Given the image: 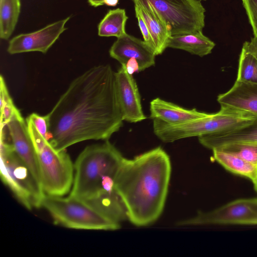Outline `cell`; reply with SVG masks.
Returning <instances> with one entry per match:
<instances>
[{"label":"cell","instance_id":"cell-22","mask_svg":"<svg viewBox=\"0 0 257 257\" xmlns=\"http://www.w3.org/2000/svg\"><path fill=\"white\" fill-rule=\"evenodd\" d=\"M21 0H0V38L8 40L14 32L21 12Z\"/></svg>","mask_w":257,"mask_h":257},{"label":"cell","instance_id":"cell-31","mask_svg":"<svg viewBox=\"0 0 257 257\" xmlns=\"http://www.w3.org/2000/svg\"><path fill=\"white\" fill-rule=\"evenodd\" d=\"M89 5L93 7H98L104 5L103 0H87Z\"/></svg>","mask_w":257,"mask_h":257},{"label":"cell","instance_id":"cell-16","mask_svg":"<svg viewBox=\"0 0 257 257\" xmlns=\"http://www.w3.org/2000/svg\"><path fill=\"white\" fill-rule=\"evenodd\" d=\"M150 117L159 119L169 124H177L203 117L209 113L194 108L188 109L179 105L156 98L150 102Z\"/></svg>","mask_w":257,"mask_h":257},{"label":"cell","instance_id":"cell-17","mask_svg":"<svg viewBox=\"0 0 257 257\" xmlns=\"http://www.w3.org/2000/svg\"><path fill=\"white\" fill-rule=\"evenodd\" d=\"M104 217L121 225L127 219L125 207L116 191L101 189L92 197L82 201Z\"/></svg>","mask_w":257,"mask_h":257},{"label":"cell","instance_id":"cell-32","mask_svg":"<svg viewBox=\"0 0 257 257\" xmlns=\"http://www.w3.org/2000/svg\"><path fill=\"white\" fill-rule=\"evenodd\" d=\"M119 0H103V4L108 6L114 7L118 3Z\"/></svg>","mask_w":257,"mask_h":257},{"label":"cell","instance_id":"cell-33","mask_svg":"<svg viewBox=\"0 0 257 257\" xmlns=\"http://www.w3.org/2000/svg\"><path fill=\"white\" fill-rule=\"evenodd\" d=\"M254 190L257 192V178L252 182Z\"/></svg>","mask_w":257,"mask_h":257},{"label":"cell","instance_id":"cell-15","mask_svg":"<svg viewBox=\"0 0 257 257\" xmlns=\"http://www.w3.org/2000/svg\"><path fill=\"white\" fill-rule=\"evenodd\" d=\"M217 100L220 105L229 106L257 116V84L236 80L229 90L218 95Z\"/></svg>","mask_w":257,"mask_h":257},{"label":"cell","instance_id":"cell-4","mask_svg":"<svg viewBox=\"0 0 257 257\" xmlns=\"http://www.w3.org/2000/svg\"><path fill=\"white\" fill-rule=\"evenodd\" d=\"M215 113L177 124H169L159 119H153L154 134L162 141L172 143L192 137L218 133L247 124L257 116L229 106L220 105Z\"/></svg>","mask_w":257,"mask_h":257},{"label":"cell","instance_id":"cell-26","mask_svg":"<svg viewBox=\"0 0 257 257\" xmlns=\"http://www.w3.org/2000/svg\"><path fill=\"white\" fill-rule=\"evenodd\" d=\"M27 119L30 120L38 132L47 141L49 137V120L47 115L41 116L36 113L31 114Z\"/></svg>","mask_w":257,"mask_h":257},{"label":"cell","instance_id":"cell-29","mask_svg":"<svg viewBox=\"0 0 257 257\" xmlns=\"http://www.w3.org/2000/svg\"><path fill=\"white\" fill-rule=\"evenodd\" d=\"M126 71L129 74L133 75L140 71V67L138 61L135 58L129 59L125 64Z\"/></svg>","mask_w":257,"mask_h":257},{"label":"cell","instance_id":"cell-5","mask_svg":"<svg viewBox=\"0 0 257 257\" xmlns=\"http://www.w3.org/2000/svg\"><path fill=\"white\" fill-rule=\"evenodd\" d=\"M26 121L38 155L42 188L46 195L63 196L73 183L74 166L70 157L65 150L54 149L30 120Z\"/></svg>","mask_w":257,"mask_h":257},{"label":"cell","instance_id":"cell-6","mask_svg":"<svg viewBox=\"0 0 257 257\" xmlns=\"http://www.w3.org/2000/svg\"><path fill=\"white\" fill-rule=\"evenodd\" d=\"M1 133V176L2 181L28 209L41 207L46 195L32 171Z\"/></svg>","mask_w":257,"mask_h":257},{"label":"cell","instance_id":"cell-3","mask_svg":"<svg viewBox=\"0 0 257 257\" xmlns=\"http://www.w3.org/2000/svg\"><path fill=\"white\" fill-rule=\"evenodd\" d=\"M124 157L108 141L86 147L77 157L69 196L84 201L101 190L104 176L114 177Z\"/></svg>","mask_w":257,"mask_h":257},{"label":"cell","instance_id":"cell-1","mask_svg":"<svg viewBox=\"0 0 257 257\" xmlns=\"http://www.w3.org/2000/svg\"><path fill=\"white\" fill-rule=\"evenodd\" d=\"M48 141L57 151L86 140H107L122 126L115 72L94 66L74 79L50 112Z\"/></svg>","mask_w":257,"mask_h":257},{"label":"cell","instance_id":"cell-8","mask_svg":"<svg viewBox=\"0 0 257 257\" xmlns=\"http://www.w3.org/2000/svg\"><path fill=\"white\" fill-rule=\"evenodd\" d=\"M150 7L171 36L202 31L205 10L199 0H137Z\"/></svg>","mask_w":257,"mask_h":257},{"label":"cell","instance_id":"cell-12","mask_svg":"<svg viewBox=\"0 0 257 257\" xmlns=\"http://www.w3.org/2000/svg\"><path fill=\"white\" fill-rule=\"evenodd\" d=\"M6 126L16 152L28 166L41 184L38 155L30 137L26 121L20 114L14 116Z\"/></svg>","mask_w":257,"mask_h":257},{"label":"cell","instance_id":"cell-24","mask_svg":"<svg viewBox=\"0 0 257 257\" xmlns=\"http://www.w3.org/2000/svg\"><path fill=\"white\" fill-rule=\"evenodd\" d=\"M215 149L234 155L257 166V144L234 143Z\"/></svg>","mask_w":257,"mask_h":257},{"label":"cell","instance_id":"cell-9","mask_svg":"<svg viewBox=\"0 0 257 257\" xmlns=\"http://www.w3.org/2000/svg\"><path fill=\"white\" fill-rule=\"evenodd\" d=\"M227 224L257 225V198L238 199L210 211H199L177 223L180 226Z\"/></svg>","mask_w":257,"mask_h":257},{"label":"cell","instance_id":"cell-13","mask_svg":"<svg viewBox=\"0 0 257 257\" xmlns=\"http://www.w3.org/2000/svg\"><path fill=\"white\" fill-rule=\"evenodd\" d=\"M109 55L121 65L131 59H136L140 71L154 66L156 54L153 50L142 40L126 33L117 38L109 50Z\"/></svg>","mask_w":257,"mask_h":257},{"label":"cell","instance_id":"cell-18","mask_svg":"<svg viewBox=\"0 0 257 257\" xmlns=\"http://www.w3.org/2000/svg\"><path fill=\"white\" fill-rule=\"evenodd\" d=\"M215 44L202 33L198 31L192 33L171 36L167 48L181 49L200 57L211 53Z\"/></svg>","mask_w":257,"mask_h":257},{"label":"cell","instance_id":"cell-2","mask_svg":"<svg viewBox=\"0 0 257 257\" xmlns=\"http://www.w3.org/2000/svg\"><path fill=\"white\" fill-rule=\"evenodd\" d=\"M171 174L170 157L160 147L132 159L123 158L114 177V188L132 224L148 225L160 217Z\"/></svg>","mask_w":257,"mask_h":257},{"label":"cell","instance_id":"cell-11","mask_svg":"<svg viewBox=\"0 0 257 257\" xmlns=\"http://www.w3.org/2000/svg\"><path fill=\"white\" fill-rule=\"evenodd\" d=\"M118 101L123 120L137 122L146 118L137 83L126 70L124 64L115 72Z\"/></svg>","mask_w":257,"mask_h":257},{"label":"cell","instance_id":"cell-19","mask_svg":"<svg viewBox=\"0 0 257 257\" xmlns=\"http://www.w3.org/2000/svg\"><path fill=\"white\" fill-rule=\"evenodd\" d=\"M133 1L147 25L156 55L162 54L167 48L169 39L171 36L170 32L150 7L140 4L137 0Z\"/></svg>","mask_w":257,"mask_h":257},{"label":"cell","instance_id":"cell-14","mask_svg":"<svg viewBox=\"0 0 257 257\" xmlns=\"http://www.w3.org/2000/svg\"><path fill=\"white\" fill-rule=\"evenodd\" d=\"M198 140L211 150L234 143L257 144V118L239 127L198 137Z\"/></svg>","mask_w":257,"mask_h":257},{"label":"cell","instance_id":"cell-28","mask_svg":"<svg viewBox=\"0 0 257 257\" xmlns=\"http://www.w3.org/2000/svg\"><path fill=\"white\" fill-rule=\"evenodd\" d=\"M136 16L138 20V25L140 29L142 34L143 36L144 41L154 51V44L149 30L144 19L141 16L138 9L135 6Z\"/></svg>","mask_w":257,"mask_h":257},{"label":"cell","instance_id":"cell-30","mask_svg":"<svg viewBox=\"0 0 257 257\" xmlns=\"http://www.w3.org/2000/svg\"><path fill=\"white\" fill-rule=\"evenodd\" d=\"M243 47H245L249 51L253 53L257 57V38L253 37L251 38L250 41H246L243 44Z\"/></svg>","mask_w":257,"mask_h":257},{"label":"cell","instance_id":"cell-7","mask_svg":"<svg viewBox=\"0 0 257 257\" xmlns=\"http://www.w3.org/2000/svg\"><path fill=\"white\" fill-rule=\"evenodd\" d=\"M41 207L51 215L55 224L77 229L114 230L120 225L104 217L82 201L45 195Z\"/></svg>","mask_w":257,"mask_h":257},{"label":"cell","instance_id":"cell-25","mask_svg":"<svg viewBox=\"0 0 257 257\" xmlns=\"http://www.w3.org/2000/svg\"><path fill=\"white\" fill-rule=\"evenodd\" d=\"M0 82L1 126H6L14 116L21 113L14 105L2 75Z\"/></svg>","mask_w":257,"mask_h":257},{"label":"cell","instance_id":"cell-27","mask_svg":"<svg viewBox=\"0 0 257 257\" xmlns=\"http://www.w3.org/2000/svg\"><path fill=\"white\" fill-rule=\"evenodd\" d=\"M254 36L257 38V0H241Z\"/></svg>","mask_w":257,"mask_h":257},{"label":"cell","instance_id":"cell-20","mask_svg":"<svg viewBox=\"0 0 257 257\" xmlns=\"http://www.w3.org/2000/svg\"><path fill=\"white\" fill-rule=\"evenodd\" d=\"M215 160L226 170L250 179L257 178V166L234 155L219 150H212Z\"/></svg>","mask_w":257,"mask_h":257},{"label":"cell","instance_id":"cell-21","mask_svg":"<svg viewBox=\"0 0 257 257\" xmlns=\"http://www.w3.org/2000/svg\"><path fill=\"white\" fill-rule=\"evenodd\" d=\"M127 19L124 9L109 10L98 25V35L117 38L123 36L126 33L125 26Z\"/></svg>","mask_w":257,"mask_h":257},{"label":"cell","instance_id":"cell-23","mask_svg":"<svg viewBox=\"0 0 257 257\" xmlns=\"http://www.w3.org/2000/svg\"><path fill=\"white\" fill-rule=\"evenodd\" d=\"M236 80L257 84V57L243 46Z\"/></svg>","mask_w":257,"mask_h":257},{"label":"cell","instance_id":"cell-10","mask_svg":"<svg viewBox=\"0 0 257 257\" xmlns=\"http://www.w3.org/2000/svg\"><path fill=\"white\" fill-rule=\"evenodd\" d=\"M70 18L69 16L36 31L14 37L9 42L8 52L10 54L29 52L46 53L67 30L65 25Z\"/></svg>","mask_w":257,"mask_h":257},{"label":"cell","instance_id":"cell-34","mask_svg":"<svg viewBox=\"0 0 257 257\" xmlns=\"http://www.w3.org/2000/svg\"><path fill=\"white\" fill-rule=\"evenodd\" d=\"M199 1H206V0H199Z\"/></svg>","mask_w":257,"mask_h":257}]
</instances>
